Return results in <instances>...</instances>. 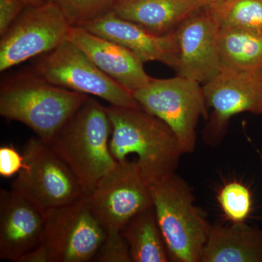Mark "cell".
I'll use <instances>...</instances> for the list:
<instances>
[{"label":"cell","mask_w":262,"mask_h":262,"mask_svg":"<svg viewBox=\"0 0 262 262\" xmlns=\"http://www.w3.org/2000/svg\"><path fill=\"white\" fill-rule=\"evenodd\" d=\"M220 25L206 7L176 29L179 46L177 75L204 84L220 73Z\"/></svg>","instance_id":"12"},{"label":"cell","mask_w":262,"mask_h":262,"mask_svg":"<svg viewBox=\"0 0 262 262\" xmlns=\"http://www.w3.org/2000/svg\"><path fill=\"white\" fill-rule=\"evenodd\" d=\"M200 0H116L113 12L158 36L176 31L187 17L204 8Z\"/></svg>","instance_id":"16"},{"label":"cell","mask_w":262,"mask_h":262,"mask_svg":"<svg viewBox=\"0 0 262 262\" xmlns=\"http://www.w3.org/2000/svg\"><path fill=\"white\" fill-rule=\"evenodd\" d=\"M27 8L21 0H0V36L7 31Z\"/></svg>","instance_id":"25"},{"label":"cell","mask_w":262,"mask_h":262,"mask_svg":"<svg viewBox=\"0 0 262 262\" xmlns=\"http://www.w3.org/2000/svg\"><path fill=\"white\" fill-rule=\"evenodd\" d=\"M208 8L220 27L262 31V0H224Z\"/></svg>","instance_id":"20"},{"label":"cell","mask_w":262,"mask_h":262,"mask_svg":"<svg viewBox=\"0 0 262 262\" xmlns=\"http://www.w3.org/2000/svg\"><path fill=\"white\" fill-rule=\"evenodd\" d=\"M120 232L128 244L133 262L170 261L154 207L133 217Z\"/></svg>","instance_id":"18"},{"label":"cell","mask_w":262,"mask_h":262,"mask_svg":"<svg viewBox=\"0 0 262 262\" xmlns=\"http://www.w3.org/2000/svg\"><path fill=\"white\" fill-rule=\"evenodd\" d=\"M59 8L72 27L83 24L106 14L116 0H50Z\"/></svg>","instance_id":"22"},{"label":"cell","mask_w":262,"mask_h":262,"mask_svg":"<svg viewBox=\"0 0 262 262\" xmlns=\"http://www.w3.org/2000/svg\"><path fill=\"white\" fill-rule=\"evenodd\" d=\"M23 155L24 167L12 183V189L43 211L46 213L88 196L68 164L39 138L27 141Z\"/></svg>","instance_id":"6"},{"label":"cell","mask_w":262,"mask_h":262,"mask_svg":"<svg viewBox=\"0 0 262 262\" xmlns=\"http://www.w3.org/2000/svg\"><path fill=\"white\" fill-rule=\"evenodd\" d=\"M201 262H262V230L246 222L211 226Z\"/></svg>","instance_id":"17"},{"label":"cell","mask_w":262,"mask_h":262,"mask_svg":"<svg viewBox=\"0 0 262 262\" xmlns=\"http://www.w3.org/2000/svg\"><path fill=\"white\" fill-rule=\"evenodd\" d=\"M86 202L106 232H120L133 217L153 206L149 184L136 160L117 162Z\"/></svg>","instance_id":"10"},{"label":"cell","mask_w":262,"mask_h":262,"mask_svg":"<svg viewBox=\"0 0 262 262\" xmlns=\"http://www.w3.org/2000/svg\"><path fill=\"white\" fill-rule=\"evenodd\" d=\"M113 125L110 151L117 162L136 155L148 184L176 173L184 155L177 136L166 123L142 108L106 107Z\"/></svg>","instance_id":"1"},{"label":"cell","mask_w":262,"mask_h":262,"mask_svg":"<svg viewBox=\"0 0 262 262\" xmlns=\"http://www.w3.org/2000/svg\"><path fill=\"white\" fill-rule=\"evenodd\" d=\"M225 218L231 223L246 222L252 211V196L247 186L237 181L225 184L216 195Z\"/></svg>","instance_id":"21"},{"label":"cell","mask_w":262,"mask_h":262,"mask_svg":"<svg viewBox=\"0 0 262 262\" xmlns=\"http://www.w3.org/2000/svg\"><path fill=\"white\" fill-rule=\"evenodd\" d=\"M72 27L50 0L39 6L27 7L1 37L0 71L53 51L68 39Z\"/></svg>","instance_id":"9"},{"label":"cell","mask_w":262,"mask_h":262,"mask_svg":"<svg viewBox=\"0 0 262 262\" xmlns=\"http://www.w3.org/2000/svg\"><path fill=\"white\" fill-rule=\"evenodd\" d=\"M259 158H260V162H261V166H262V154L259 155Z\"/></svg>","instance_id":"28"},{"label":"cell","mask_w":262,"mask_h":262,"mask_svg":"<svg viewBox=\"0 0 262 262\" xmlns=\"http://www.w3.org/2000/svg\"><path fill=\"white\" fill-rule=\"evenodd\" d=\"M46 212L13 189L0 191V258L22 262L42 242Z\"/></svg>","instance_id":"13"},{"label":"cell","mask_w":262,"mask_h":262,"mask_svg":"<svg viewBox=\"0 0 262 262\" xmlns=\"http://www.w3.org/2000/svg\"><path fill=\"white\" fill-rule=\"evenodd\" d=\"M27 7H37L46 3V0H21Z\"/></svg>","instance_id":"26"},{"label":"cell","mask_w":262,"mask_h":262,"mask_svg":"<svg viewBox=\"0 0 262 262\" xmlns=\"http://www.w3.org/2000/svg\"><path fill=\"white\" fill-rule=\"evenodd\" d=\"M46 1H48V0H46Z\"/></svg>","instance_id":"29"},{"label":"cell","mask_w":262,"mask_h":262,"mask_svg":"<svg viewBox=\"0 0 262 262\" xmlns=\"http://www.w3.org/2000/svg\"><path fill=\"white\" fill-rule=\"evenodd\" d=\"M106 231L86 198L46 213L42 242L22 262L93 261Z\"/></svg>","instance_id":"5"},{"label":"cell","mask_w":262,"mask_h":262,"mask_svg":"<svg viewBox=\"0 0 262 262\" xmlns=\"http://www.w3.org/2000/svg\"><path fill=\"white\" fill-rule=\"evenodd\" d=\"M69 40L83 52L106 75L134 94L149 83L152 77L144 63L128 49L82 27H71Z\"/></svg>","instance_id":"15"},{"label":"cell","mask_w":262,"mask_h":262,"mask_svg":"<svg viewBox=\"0 0 262 262\" xmlns=\"http://www.w3.org/2000/svg\"><path fill=\"white\" fill-rule=\"evenodd\" d=\"M89 96L54 85L34 72H27L2 84L0 115L27 125L49 144Z\"/></svg>","instance_id":"3"},{"label":"cell","mask_w":262,"mask_h":262,"mask_svg":"<svg viewBox=\"0 0 262 262\" xmlns=\"http://www.w3.org/2000/svg\"><path fill=\"white\" fill-rule=\"evenodd\" d=\"M207 106L211 108L203 139L216 146L223 139L231 119L244 113L262 115V70L222 69L203 84Z\"/></svg>","instance_id":"11"},{"label":"cell","mask_w":262,"mask_h":262,"mask_svg":"<svg viewBox=\"0 0 262 262\" xmlns=\"http://www.w3.org/2000/svg\"><path fill=\"white\" fill-rule=\"evenodd\" d=\"M24 158L13 145L0 147V175L2 177L11 178L23 168Z\"/></svg>","instance_id":"24"},{"label":"cell","mask_w":262,"mask_h":262,"mask_svg":"<svg viewBox=\"0 0 262 262\" xmlns=\"http://www.w3.org/2000/svg\"><path fill=\"white\" fill-rule=\"evenodd\" d=\"M33 72L54 85L97 96L113 106L141 107L132 93L106 75L69 39L40 56Z\"/></svg>","instance_id":"8"},{"label":"cell","mask_w":262,"mask_h":262,"mask_svg":"<svg viewBox=\"0 0 262 262\" xmlns=\"http://www.w3.org/2000/svg\"><path fill=\"white\" fill-rule=\"evenodd\" d=\"M207 8H213L220 4L224 0H200Z\"/></svg>","instance_id":"27"},{"label":"cell","mask_w":262,"mask_h":262,"mask_svg":"<svg viewBox=\"0 0 262 262\" xmlns=\"http://www.w3.org/2000/svg\"><path fill=\"white\" fill-rule=\"evenodd\" d=\"M133 95L143 110L168 125L184 154L194 151L198 122L201 117L208 118L202 84L179 75L162 80L153 78Z\"/></svg>","instance_id":"7"},{"label":"cell","mask_w":262,"mask_h":262,"mask_svg":"<svg viewBox=\"0 0 262 262\" xmlns=\"http://www.w3.org/2000/svg\"><path fill=\"white\" fill-rule=\"evenodd\" d=\"M149 186L170 261L201 262L211 225L194 203L192 188L176 173Z\"/></svg>","instance_id":"4"},{"label":"cell","mask_w":262,"mask_h":262,"mask_svg":"<svg viewBox=\"0 0 262 262\" xmlns=\"http://www.w3.org/2000/svg\"><path fill=\"white\" fill-rule=\"evenodd\" d=\"M93 261L133 262L130 248L121 232H106Z\"/></svg>","instance_id":"23"},{"label":"cell","mask_w":262,"mask_h":262,"mask_svg":"<svg viewBox=\"0 0 262 262\" xmlns=\"http://www.w3.org/2000/svg\"><path fill=\"white\" fill-rule=\"evenodd\" d=\"M89 32L123 46L144 62L158 61L176 70L179 46L176 31L155 35L117 16L113 10L81 26Z\"/></svg>","instance_id":"14"},{"label":"cell","mask_w":262,"mask_h":262,"mask_svg":"<svg viewBox=\"0 0 262 262\" xmlns=\"http://www.w3.org/2000/svg\"><path fill=\"white\" fill-rule=\"evenodd\" d=\"M112 132L106 107L89 96L49 144L75 172L88 195L117 165L110 151Z\"/></svg>","instance_id":"2"},{"label":"cell","mask_w":262,"mask_h":262,"mask_svg":"<svg viewBox=\"0 0 262 262\" xmlns=\"http://www.w3.org/2000/svg\"><path fill=\"white\" fill-rule=\"evenodd\" d=\"M221 67L234 70H262V31L220 27Z\"/></svg>","instance_id":"19"}]
</instances>
